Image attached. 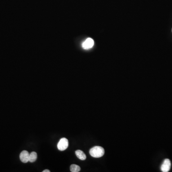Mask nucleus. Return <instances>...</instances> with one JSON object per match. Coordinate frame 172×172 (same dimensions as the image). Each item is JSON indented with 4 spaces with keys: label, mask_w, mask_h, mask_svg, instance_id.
I'll list each match as a JSON object with an SVG mask.
<instances>
[{
    "label": "nucleus",
    "mask_w": 172,
    "mask_h": 172,
    "mask_svg": "<svg viewBox=\"0 0 172 172\" xmlns=\"http://www.w3.org/2000/svg\"><path fill=\"white\" fill-rule=\"evenodd\" d=\"M105 151L101 146H96L92 148L89 151V154L94 158H100L103 156Z\"/></svg>",
    "instance_id": "f257e3e1"
},
{
    "label": "nucleus",
    "mask_w": 172,
    "mask_h": 172,
    "mask_svg": "<svg viewBox=\"0 0 172 172\" xmlns=\"http://www.w3.org/2000/svg\"><path fill=\"white\" fill-rule=\"evenodd\" d=\"M57 148L61 151H63L67 149L69 146V141L66 138H63L60 140L57 144Z\"/></svg>",
    "instance_id": "f03ea898"
},
{
    "label": "nucleus",
    "mask_w": 172,
    "mask_h": 172,
    "mask_svg": "<svg viewBox=\"0 0 172 172\" xmlns=\"http://www.w3.org/2000/svg\"><path fill=\"white\" fill-rule=\"evenodd\" d=\"M171 166V163L170 160L169 159H166L164 161L163 163L161 165V170L162 172H168L170 170Z\"/></svg>",
    "instance_id": "7ed1b4c3"
},
{
    "label": "nucleus",
    "mask_w": 172,
    "mask_h": 172,
    "mask_svg": "<svg viewBox=\"0 0 172 172\" xmlns=\"http://www.w3.org/2000/svg\"><path fill=\"white\" fill-rule=\"evenodd\" d=\"M29 154L27 151L24 150L21 152L20 154V159L21 162L23 163H27L29 162Z\"/></svg>",
    "instance_id": "20e7f679"
},
{
    "label": "nucleus",
    "mask_w": 172,
    "mask_h": 172,
    "mask_svg": "<svg viewBox=\"0 0 172 172\" xmlns=\"http://www.w3.org/2000/svg\"><path fill=\"white\" fill-rule=\"evenodd\" d=\"M94 41L91 38H87L82 44V47L85 49H88L93 47L94 45Z\"/></svg>",
    "instance_id": "39448f33"
},
{
    "label": "nucleus",
    "mask_w": 172,
    "mask_h": 172,
    "mask_svg": "<svg viewBox=\"0 0 172 172\" xmlns=\"http://www.w3.org/2000/svg\"><path fill=\"white\" fill-rule=\"evenodd\" d=\"M75 154L77 157L80 160H85L86 159V155L84 154V152L81 150H76V151H75Z\"/></svg>",
    "instance_id": "423d86ee"
},
{
    "label": "nucleus",
    "mask_w": 172,
    "mask_h": 172,
    "mask_svg": "<svg viewBox=\"0 0 172 172\" xmlns=\"http://www.w3.org/2000/svg\"><path fill=\"white\" fill-rule=\"evenodd\" d=\"M38 158V154L35 151H33L29 154V162L30 163H34L35 162Z\"/></svg>",
    "instance_id": "0eeeda50"
},
{
    "label": "nucleus",
    "mask_w": 172,
    "mask_h": 172,
    "mask_svg": "<svg viewBox=\"0 0 172 172\" xmlns=\"http://www.w3.org/2000/svg\"><path fill=\"white\" fill-rule=\"evenodd\" d=\"M70 169L72 172H79L80 171V167L78 165L73 164L70 166Z\"/></svg>",
    "instance_id": "6e6552de"
},
{
    "label": "nucleus",
    "mask_w": 172,
    "mask_h": 172,
    "mask_svg": "<svg viewBox=\"0 0 172 172\" xmlns=\"http://www.w3.org/2000/svg\"><path fill=\"white\" fill-rule=\"evenodd\" d=\"M50 172V170H47V169L45 170H44V171H43V172Z\"/></svg>",
    "instance_id": "1a4fd4ad"
},
{
    "label": "nucleus",
    "mask_w": 172,
    "mask_h": 172,
    "mask_svg": "<svg viewBox=\"0 0 172 172\" xmlns=\"http://www.w3.org/2000/svg\"></svg>",
    "instance_id": "9d476101"
}]
</instances>
